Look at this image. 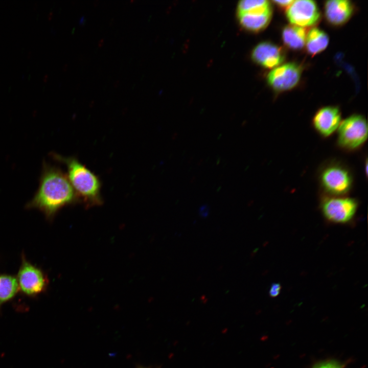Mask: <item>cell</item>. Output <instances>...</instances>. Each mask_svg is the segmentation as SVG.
Listing matches in <instances>:
<instances>
[{
  "label": "cell",
  "instance_id": "cell-1",
  "mask_svg": "<svg viewBox=\"0 0 368 368\" xmlns=\"http://www.w3.org/2000/svg\"><path fill=\"white\" fill-rule=\"evenodd\" d=\"M78 202L66 174L44 162L38 188L25 208L39 210L47 221L51 222L61 209Z\"/></svg>",
  "mask_w": 368,
  "mask_h": 368
},
{
  "label": "cell",
  "instance_id": "cell-19",
  "mask_svg": "<svg viewBox=\"0 0 368 368\" xmlns=\"http://www.w3.org/2000/svg\"><path fill=\"white\" fill-rule=\"evenodd\" d=\"M292 0L273 1V2L282 8H288L293 2Z\"/></svg>",
  "mask_w": 368,
  "mask_h": 368
},
{
  "label": "cell",
  "instance_id": "cell-10",
  "mask_svg": "<svg viewBox=\"0 0 368 368\" xmlns=\"http://www.w3.org/2000/svg\"><path fill=\"white\" fill-rule=\"evenodd\" d=\"M251 58L257 64L268 68L279 66L284 60L282 49L269 42H261L251 53Z\"/></svg>",
  "mask_w": 368,
  "mask_h": 368
},
{
  "label": "cell",
  "instance_id": "cell-21",
  "mask_svg": "<svg viewBox=\"0 0 368 368\" xmlns=\"http://www.w3.org/2000/svg\"><path fill=\"white\" fill-rule=\"evenodd\" d=\"M86 22V20L84 16H82L79 20V24L81 25H84Z\"/></svg>",
  "mask_w": 368,
  "mask_h": 368
},
{
  "label": "cell",
  "instance_id": "cell-2",
  "mask_svg": "<svg viewBox=\"0 0 368 368\" xmlns=\"http://www.w3.org/2000/svg\"><path fill=\"white\" fill-rule=\"evenodd\" d=\"M51 156L64 164L66 175L79 200L86 208L101 205V182L99 177L74 157H64L55 153Z\"/></svg>",
  "mask_w": 368,
  "mask_h": 368
},
{
  "label": "cell",
  "instance_id": "cell-12",
  "mask_svg": "<svg viewBox=\"0 0 368 368\" xmlns=\"http://www.w3.org/2000/svg\"><path fill=\"white\" fill-rule=\"evenodd\" d=\"M272 10L263 13H238L239 21L242 28L251 32H259L269 24Z\"/></svg>",
  "mask_w": 368,
  "mask_h": 368
},
{
  "label": "cell",
  "instance_id": "cell-17",
  "mask_svg": "<svg viewBox=\"0 0 368 368\" xmlns=\"http://www.w3.org/2000/svg\"><path fill=\"white\" fill-rule=\"evenodd\" d=\"M313 368H342V366L336 361L329 360L319 363Z\"/></svg>",
  "mask_w": 368,
  "mask_h": 368
},
{
  "label": "cell",
  "instance_id": "cell-22",
  "mask_svg": "<svg viewBox=\"0 0 368 368\" xmlns=\"http://www.w3.org/2000/svg\"><path fill=\"white\" fill-rule=\"evenodd\" d=\"M103 43H104V39L102 38V39H100L98 42L99 46L100 47V46L102 45Z\"/></svg>",
  "mask_w": 368,
  "mask_h": 368
},
{
  "label": "cell",
  "instance_id": "cell-6",
  "mask_svg": "<svg viewBox=\"0 0 368 368\" xmlns=\"http://www.w3.org/2000/svg\"><path fill=\"white\" fill-rule=\"evenodd\" d=\"M357 207V201L350 197H328L321 204L325 217L331 222L338 223L350 221L354 216Z\"/></svg>",
  "mask_w": 368,
  "mask_h": 368
},
{
  "label": "cell",
  "instance_id": "cell-13",
  "mask_svg": "<svg viewBox=\"0 0 368 368\" xmlns=\"http://www.w3.org/2000/svg\"><path fill=\"white\" fill-rule=\"evenodd\" d=\"M307 34V30L305 28L289 25L284 28L282 38L284 43L288 47L293 50H298L305 45Z\"/></svg>",
  "mask_w": 368,
  "mask_h": 368
},
{
  "label": "cell",
  "instance_id": "cell-5",
  "mask_svg": "<svg viewBox=\"0 0 368 368\" xmlns=\"http://www.w3.org/2000/svg\"><path fill=\"white\" fill-rule=\"evenodd\" d=\"M320 181L328 193L337 197L346 194L352 185L350 172L339 164H332L324 168L320 175Z\"/></svg>",
  "mask_w": 368,
  "mask_h": 368
},
{
  "label": "cell",
  "instance_id": "cell-15",
  "mask_svg": "<svg viewBox=\"0 0 368 368\" xmlns=\"http://www.w3.org/2000/svg\"><path fill=\"white\" fill-rule=\"evenodd\" d=\"M19 291L15 276L0 273V306L13 299Z\"/></svg>",
  "mask_w": 368,
  "mask_h": 368
},
{
  "label": "cell",
  "instance_id": "cell-3",
  "mask_svg": "<svg viewBox=\"0 0 368 368\" xmlns=\"http://www.w3.org/2000/svg\"><path fill=\"white\" fill-rule=\"evenodd\" d=\"M16 277L19 291L29 297H35L44 292L49 284V279L45 272L28 261L23 253Z\"/></svg>",
  "mask_w": 368,
  "mask_h": 368
},
{
  "label": "cell",
  "instance_id": "cell-18",
  "mask_svg": "<svg viewBox=\"0 0 368 368\" xmlns=\"http://www.w3.org/2000/svg\"><path fill=\"white\" fill-rule=\"evenodd\" d=\"M282 289L279 283H273L269 289V294L272 297H277L280 293Z\"/></svg>",
  "mask_w": 368,
  "mask_h": 368
},
{
  "label": "cell",
  "instance_id": "cell-14",
  "mask_svg": "<svg viewBox=\"0 0 368 368\" xmlns=\"http://www.w3.org/2000/svg\"><path fill=\"white\" fill-rule=\"evenodd\" d=\"M329 38L321 30L313 28L307 34L306 45L308 52L316 54L324 50L328 46Z\"/></svg>",
  "mask_w": 368,
  "mask_h": 368
},
{
  "label": "cell",
  "instance_id": "cell-9",
  "mask_svg": "<svg viewBox=\"0 0 368 368\" xmlns=\"http://www.w3.org/2000/svg\"><path fill=\"white\" fill-rule=\"evenodd\" d=\"M341 113L335 106H326L314 115L312 123L315 129L324 137H328L338 129L341 123Z\"/></svg>",
  "mask_w": 368,
  "mask_h": 368
},
{
  "label": "cell",
  "instance_id": "cell-8",
  "mask_svg": "<svg viewBox=\"0 0 368 368\" xmlns=\"http://www.w3.org/2000/svg\"><path fill=\"white\" fill-rule=\"evenodd\" d=\"M301 74L302 69L298 65L288 63L279 65L271 70L267 76V81L275 90H287L297 84Z\"/></svg>",
  "mask_w": 368,
  "mask_h": 368
},
{
  "label": "cell",
  "instance_id": "cell-4",
  "mask_svg": "<svg viewBox=\"0 0 368 368\" xmlns=\"http://www.w3.org/2000/svg\"><path fill=\"white\" fill-rule=\"evenodd\" d=\"M366 119L360 114H353L341 121L338 128L339 145L348 150L361 147L367 138Z\"/></svg>",
  "mask_w": 368,
  "mask_h": 368
},
{
  "label": "cell",
  "instance_id": "cell-7",
  "mask_svg": "<svg viewBox=\"0 0 368 368\" xmlns=\"http://www.w3.org/2000/svg\"><path fill=\"white\" fill-rule=\"evenodd\" d=\"M287 18L293 25L305 27L315 24L320 13L317 4L311 0H296L287 8Z\"/></svg>",
  "mask_w": 368,
  "mask_h": 368
},
{
  "label": "cell",
  "instance_id": "cell-11",
  "mask_svg": "<svg viewBox=\"0 0 368 368\" xmlns=\"http://www.w3.org/2000/svg\"><path fill=\"white\" fill-rule=\"evenodd\" d=\"M353 11L351 2L347 0H331L325 6L326 17L329 22L340 25L350 18Z\"/></svg>",
  "mask_w": 368,
  "mask_h": 368
},
{
  "label": "cell",
  "instance_id": "cell-23",
  "mask_svg": "<svg viewBox=\"0 0 368 368\" xmlns=\"http://www.w3.org/2000/svg\"><path fill=\"white\" fill-rule=\"evenodd\" d=\"M119 84V80H117L114 83V86H117Z\"/></svg>",
  "mask_w": 368,
  "mask_h": 368
},
{
  "label": "cell",
  "instance_id": "cell-20",
  "mask_svg": "<svg viewBox=\"0 0 368 368\" xmlns=\"http://www.w3.org/2000/svg\"><path fill=\"white\" fill-rule=\"evenodd\" d=\"M200 215L203 217H205L208 215V208L206 205L201 206L199 210Z\"/></svg>",
  "mask_w": 368,
  "mask_h": 368
},
{
  "label": "cell",
  "instance_id": "cell-25",
  "mask_svg": "<svg viewBox=\"0 0 368 368\" xmlns=\"http://www.w3.org/2000/svg\"><path fill=\"white\" fill-rule=\"evenodd\" d=\"M113 21H114V19H113V18H112V19L110 20V24H111L112 22Z\"/></svg>",
  "mask_w": 368,
  "mask_h": 368
},
{
  "label": "cell",
  "instance_id": "cell-24",
  "mask_svg": "<svg viewBox=\"0 0 368 368\" xmlns=\"http://www.w3.org/2000/svg\"><path fill=\"white\" fill-rule=\"evenodd\" d=\"M98 3H99V1H98V0H96V1H95L94 2V5H95V6H96L97 5H98Z\"/></svg>",
  "mask_w": 368,
  "mask_h": 368
},
{
  "label": "cell",
  "instance_id": "cell-16",
  "mask_svg": "<svg viewBox=\"0 0 368 368\" xmlns=\"http://www.w3.org/2000/svg\"><path fill=\"white\" fill-rule=\"evenodd\" d=\"M271 10L270 2L266 0L241 1L237 6L238 13H263Z\"/></svg>",
  "mask_w": 368,
  "mask_h": 368
}]
</instances>
